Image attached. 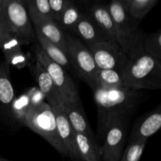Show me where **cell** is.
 I'll return each instance as SVG.
<instances>
[{"instance_id":"8fae6325","label":"cell","mask_w":161,"mask_h":161,"mask_svg":"<svg viewBox=\"0 0 161 161\" xmlns=\"http://www.w3.org/2000/svg\"><path fill=\"white\" fill-rule=\"evenodd\" d=\"M52 108L56 119L58 135L67 150L68 156L72 160H80L75 148V131L68 119L63 105L53 107Z\"/></svg>"},{"instance_id":"8992f818","label":"cell","mask_w":161,"mask_h":161,"mask_svg":"<svg viewBox=\"0 0 161 161\" xmlns=\"http://www.w3.org/2000/svg\"><path fill=\"white\" fill-rule=\"evenodd\" d=\"M65 52L72 69L92 89L95 86L97 68L87 47L76 37L65 34Z\"/></svg>"},{"instance_id":"52a82bcc","label":"cell","mask_w":161,"mask_h":161,"mask_svg":"<svg viewBox=\"0 0 161 161\" xmlns=\"http://www.w3.org/2000/svg\"><path fill=\"white\" fill-rule=\"evenodd\" d=\"M0 11L11 31L20 36L27 44L36 39L34 28L23 0H9L0 6Z\"/></svg>"},{"instance_id":"4dcf8cb0","label":"cell","mask_w":161,"mask_h":161,"mask_svg":"<svg viewBox=\"0 0 161 161\" xmlns=\"http://www.w3.org/2000/svg\"><path fill=\"white\" fill-rule=\"evenodd\" d=\"M10 31V28H9L4 16L3 15L2 12L0 11V44H1L3 39L5 38V36Z\"/></svg>"},{"instance_id":"603a6c76","label":"cell","mask_w":161,"mask_h":161,"mask_svg":"<svg viewBox=\"0 0 161 161\" xmlns=\"http://www.w3.org/2000/svg\"><path fill=\"white\" fill-rule=\"evenodd\" d=\"M31 105L28 94H23L15 97L10 107V116L23 125Z\"/></svg>"},{"instance_id":"e0dca14e","label":"cell","mask_w":161,"mask_h":161,"mask_svg":"<svg viewBox=\"0 0 161 161\" xmlns=\"http://www.w3.org/2000/svg\"><path fill=\"white\" fill-rule=\"evenodd\" d=\"M15 98V92L9 79V67L0 64V109L10 115V107Z\"/></svg>"},{"instance_id":"ac0fdd59","label":"cell","mask_w":161,"mask_h":161,"mask_svg":"<svg viewBox=\"0 0 161 161\" xmlns=\"http://www.w3.org/2000/svg\"><path fill=\"white\" fill-rule=\"evenodd\" d=\"M34 31L35 36L39 42V46L51 61L62 66L65 70H69L72 69L67 54L61 47L50 42V40H48L47 38L44 37L42 35H41L36 30H34Z\"/></svg>"},{"instance_id":"836d02e7","label":"cell","mask_w":161,"mask_h":161,"mask_svg":"<svg viewBox=\"0 0 161 161\" xmlns=\"http://www.w3.org/2000/svg\"><path fill=\"white\" fill-rule=\"evenodd\" d=\"M0 161H8V160H3V159H0Z\"/></svg>"},{"instance_id":"30bf717a","label":"cell","mask_w":161,"mask_h":161,"mask_svg":"<svg viewBox=\"0 0 161 161\" xmlns=\"http://www.w3.org/2000/svg\"><path fill=\"white\" fill-rule=\"evenodd\" d=\"M28 11L34 30L65 52V33L58 24L52 18L39 14L30 6H28Z\"/></svg>"},{"instance_id":"7a4b0ae2","label":"cell","mask_w":161,"mask_h":161,"mask_svg":"<svg viewBox=\"0 0 161 161\" xmlns=\"http://www.w3.org/2000/svg\"><path fill=\"white\" fill-rule=\"evenodd\" d=\"M124 86L130 89L161 88V60L145 51L129 58L120 72Z\"/></svg>"},{"instance_id":"5b68a950","label":"cell","mask_w":161,"mask_h":161,"mask_svg":"<svg viewBox=\"0 0 161 161\" xmlns=\"http://www.w3.org/2000/svg\"><path fill=\"white\" fill-rule=\"evenodd\" d=\"M35 54L36 61L40 63L50 75L57 91L61 96L63 105L81 104L76 86L65 69L62 66L51 61L42 51L39 44L36 46Z\"/></svg>"},{"instance_id":"9c48e42d","label":"cell","mask_w":161,"mask_h":161,"mask_svg":"<svg viewBox=\"0 0 161 161\" xmlns=\"http://www.w3.org/2000/svg\"><path fill=\"white\" fill-rule=\"evenodd\" d=\"M127 134V120H113L105 130L101 146L103 161H119L124 152Z\"/></svg>"},{"instance_id":"1f68e13d","label":"cell","mask_w":161,"mask_h":161,"mask_svg":"<svg viewBox=\"0 0 161 161\" xmlns=\"http://www.w3.org/2000/svg\"><path fill=\"white\" fill-rule=\"evenodd\" d=\"M124 1L126 2V3H125V5H124V6H125L126 9H127V10L129 11V9H130V4H131V3H132V0H124Z\"/></svg>"},{"instance_id":"d6986e66","label":"cell","mask_w":161,"mask_h":161,"mask_svg":"<svg viewBox=\"0 0 161 161\" xmlns=\"http://www.w3.org/2000/svg\"><path fill=\"white\" fill-rule=\"evenodd\" d=\"M91 19L106 34L110 40L116 41V29L114 22L110 15L108 7L96 5L91 8Z\"/></svg>"},{"instance_id":"5bb4252c","label":"cell","mask_w":161,"mask_h":161,"mask_svg":"<svg viewBox=\"0 0 161 161\" xmlns=\"http://www.w3.org/2000/svg\"><path fill=\"white\" fill-rule=\"evenodd\" d=\"M161 127L160 108L152 112L139 121L134 127L130 136V142L136 141H147L148 138L157 133Z\"/></svg>"},{"instance_id":"2e32d148","label":"cell","mask_w":161,"mask_h":161,"mask_svg":"<svg viewBox=\"0 0 161 161\" xmlns=\"http://www.w3.org/2000/svg\"><path fill=\"white\" fill-rule=\"evenodd\" d=\"M63 107L74 131L94 138L81 104H65Z\"/></svg>"},{"instance_id":"44dd1931","label":"cell","mask_w":161,"mask_h":161,"mask_svg":"<svg viewBox=\"0 0 161 161\" xmlns=\"http://www.w3.org/2000/svg\"><path fill=\"white\" fill-rule=\"evenodd\" d=\"M95 82L96 85L105 88L124 86L121 74L113 69H97Z\"/></svg>"},{"instance_id":"7402d4cb","label":"cell","mask_w":161,"mask_h":161,"mask_svg":"<svg viewBox=\"0 0 161 161\" xmlns=\"http://www.w3.org/2000/svg\"><path fill=\"white\" fill-rule=\"evenodd\" d=\"M81 17L82 14L78 8L72 3L67 2L57 23L63 31L70 30L72 31Z\"/></svg>"},{"instance_id":"4fadbf2b","label":"cell","mask_w":161,"mask_h":161,"mask_svg":"<svg viewBox=\"0 0 161 161\" xmlns=\"http://www.w3.org/2000/svg\"><path fill=\"white\" fill-rule=\"evenodd\" d=\"M32 70L38 83V88L44 95L46 100H47L49 105L52 108L63 105L61 96L57 91L50 75L39 61H36L32 66Z\"/></svg>"},{"instance_id":"9a60e30c","label":"cell","mask_w":161,"mask_h":161,"mask_svg":"<svg viewBox=\"0 0 161 161\" xmlns=\"http://www.w3.org/2000/svg\"><path fill=\"white\" fill-rule=\"evenodd\" d=\"M75 143L80 160H102V150L95 138L75 132Z\"/></svg>"},{"instance_id":"d6a6232c","label":"cell","mask_w":161,"mask_h":161,"mask_svg":"<svg viewBox=\"0 0 161 161\" xmlns=\"http://www.w3.org/2000/svg\"><path fill=\"white\" fill-rule=\"evenodd\" d=\"M8 1H9V0H0V6H3L4 3H6V2H8Z\"/></svg>"},{"instance_id":"ba28073f","label":"cell","mask_w":161,"mask_h":161,"mask_svg":"<svg viewBox=\"0 0 161 161\" xmlns=\"http://www.w3.org/2000/svg\"><path fill=\"white\" fill-rule=\"evenodd\" d=\"M87 48L98 69H113L120 73L128 61V57L116 41L99 42Z\"/></svg>"},{"instance_id":"d4e9b609","label":"cell","mask_w":161,"mask_h":161,"mask_svg":"<svg viewBox=\"0 0 161 161\" xmlns=\"http://www.w3.org/2000/svg\"><path fill=\"white\" fill-rule=\"evenodd\" d=\"M147 141H136L129 143L123 152L119 161H139Z\"/></svg>"},{"instance_id":"4316f807","label":"cell","mask_w":161,"mask_h":161,"mask_svg":"<svg viewBox=\"0 0 161 161\" xmlns=\"http://www.w3.org/2000/svg\"><path fill=\"white\" fill-rule=\"evenodd\" d=\"M28 6L35 9L40 15L52 18L48 0H28Z\"/></svg>"},{"instance_id":"f1b7e54d","label":"cell","mask_w":161,"mask_h":161,"mask_svg":"<svg viewBox=\"0 0 161 161\" xmlns=\"http://www.w3.org/2000/svg\"><path fill=\"white\" fill-rule=\"evenodd\" d=\"M27 63V58L26 55L25 54L22 50L20 51H19L18 53H16L14 57L10 59L9 64H8V66L13 65L14 67H17L18 69H21Z\"/></svg>"},{"instance_id":"484cf974","label":"cell","mask_w":161,"mask_h":161,"mask_svg":"<svg viewBox=\"0 0 161 161\" xmlns=\"http://www.w3.org/2000/svg\"><path fill=\"white\" fill-rule=\"evenodd\" d=\"M154 0H132L129 13L134 18H142L149 11Z\"/></svg>"},{"instance_id":"3957f363","label":"cell","mask_w":161,"mask_h":161,"mask_svg":"<svg viewBox=\"0 0 161 161\" xmlns=\"http://www.w3.org/2000/svg\"><path fill=\"white\" fill-rule=\"evenodd\" d=\"M116 29V41L129 58L145 51V33L138 28L135 18L120 0H113L108 6Z\"/></svg>"},{"instance_id":"83f0119b","label":"cell","mask_w":161,"mask_h":161,"mask_svg":"<svg viewBox=\"0 0 161 161\" xmlns=\"http://www.w3.org/2000/svg\"><path fill=\"white\" fill-rule=\"evenodd\" d=\"M50 12L53 20L58 22L59 17L65 6L67 1L65 0H48Z\"/></svg>"},{"instance_id":"277c9868","label":"cell","mask_w":161,"mask_h":161,"mask_svg":"<svg viewBox=\"0 0 161 161\" xmlns=\"http://www.w3.org/2000/svg\"><path fill=\"white\" fill-rule=\"evenodd\" d=\"M23 125L42 136L63 156L69 157L58 135L53 108L48 103L43 102L39 105H32L27 114Z\"/></svg>"},{"instance_id":"ffe728a7","label":"cell","mask_w":161,"mask_h":161,"mask_svg":"<svg viewBox=\"0 0 161 161\" xmlns=\"http://www.w3.org/2000/svg\"><path fill=\"white\" fill-rule=\"evenodd\" d=\"M23 44H27V42L16 33L9 31L0 44V50H2L4 56L5 64L7 67L11 58L17 53L21 50V47Z\"/></svg>"},{"instance_id":"7c38bea8","label":"cell","mask_w":161,"mask_h":161,"mask_svg":"<svg viewBox=\"0 0 161 161\" xmlns=\"http://www.w3.org/2000/svg\"><path fill=\"white\" fill-rule=\"evenodd\" d=\"M72 32L86 47H90L99 42L109 41V38L97 26L95 22L87 16L80 17Z\"/></svg>"},{"instance_id":"6da1fadb","label":"cell","mask_w":161,"mask_h":161,"mask_svg":"<svg viewBox=\"0 0 161 161\" xmlns=\"http://www.w3.org/2000/svg\"><path fill=\"white\" fill-rule=\"evenodd\" d=\"M97 108V131L103 137L108 126L116 119L127 120L135 112L138 102L139 91L126 86L105 88L96 85L92 88Z\"/></svg>"},{"instance_id":"cb8c5ba5","label":"cell","mask_w":161,"mask_h":161,"mask_svg":"<svg viewBox=\"0 0 161 161\" xmlns=\"http://www.w3.org/2000/svg\"><path fill=\"white\" fill-rule=\"evenodd\" d=\"M143 47L146 53L151 56L161 60V32L146 34L145 33L143 37Z\"/></svg>"},{"instance_id":"f546056e","label":"cell","mask_w":161,"mask_h":161,"mask_svg":"<svg viewBox=\"0 0 161 161\" xmlns=\"http://www.w3.org/2000/svg\"><path fill=\"white\" fill-rule=\"evenodd\" d=\"M28 95H29L31 106H32V105H39V104L44 102L45 97H44L43 94H42V92L39 91V88H32V89L30 90L29 92H28Z\"/></svg>"}]
</instances>
